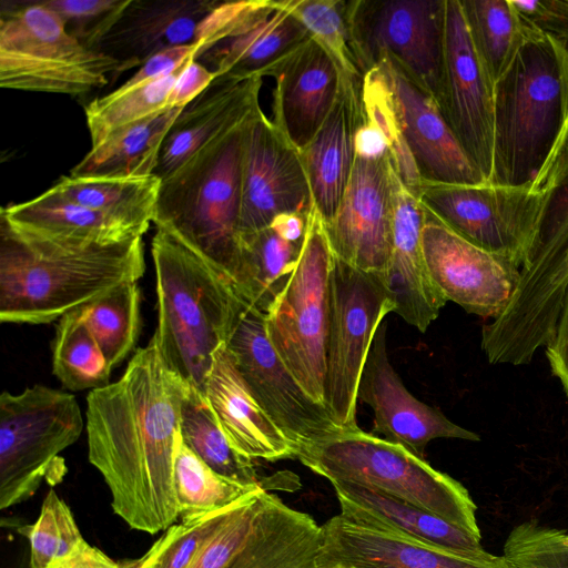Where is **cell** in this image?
Instances as JSON below:
<instances>
[{
  "instance_id": "obj_1",
  "label": "cell",
  "mask_w": 568,
  "mask_h": 568,
  "mask_svg": "<svg viewBox=\"0 0 568 568\" xmlns=\"http://www.w3.org/2000/svg\"><path fill=\"white\" fill-rule=\"evenodd\" d=\"M187 387L152 336L116 382L87 396L89 460L110 489L113 511L135 530L156 534L179 517L174 460Z\"/></svg>"
},
{
  "instance_id": "obj_2",
  "label": "cell",
  "mask_w": 568,
  "mask_h": 568,
  "mask_svg": "<svg viewBox=\"0 0 568 568\" xmlns=\"http://www.w3.org/2000/svg\"><path fill=\"white\" fill-rule=\"evenodd\" d=\"M145 271L143 236L114 243L51 237L0 215V320L47 324Z\"/></svg>"
},
{
  "instance_id": "obj_3",
  "label": "cell",
  "mask_w": 568,
  "mask_h": 568,
  "mask_svg": "<svg viewBox=\"0 0 568 568\" xmlns=\"http://www.w3.org/2000/svg\"><path fill=\"white\" fill-rule=\"evenodd\" d=\"M567 140L568 45L527 26L521 47L494 84L488 183L539 190Z\"/></svg>"
},
{
  "instance_id": "obj_4",
  "label": "cell",
  "mask_w": 568,
  "mask_h": 568,
  "mask_svg": "<svg viewBox=\"0 0 568 568\" xmlns=\"http://www.w3.org/2000/svg\"><path fill=\"white\" fill-rule=\"evenodd\" d=\"M152 256L158 297L153 336L166 364L204 394L241 297L226 276L165 230L156 227Z\"/></svg>"
},
{
  "instance_id": "obj_5",
  "label": "cell",
  "mask_w": 568,
  "mask_h": 568,
  "mask_svg": "<svg viewBox=\"0 0 568 568\" xmlns=\"http://www.w3.org/2000/svg\"><path fill=\"white\" fill-rule=\"evenodd\" d=\"M257 106L161 180L154 224L234 278L240 256L243 144Z\"/></svg>"
},
{
  "instance_id": "obj_6",
  "label": "cell",
  "mask_w": 568,
  "mask_h": 568,
  "mask_svg": "<svg viewBox=\"0 0 568 568\" xmlns=\"http://www.w3.org/2000/svg\"><path fill=\"white\" fill-rule=\"evenodd\" d=\"M534 239L515 291L481 329V347L507 365L529 364L552 339L568 284V140L541 187Z\"/></svg>"
},
{
  "instance_id": "obj_7",
  "label": "cell",
  "mask_w": 568,
  "mask_h": 568,
  "mask_svg": "<svg viewBox=\"0 0 568 568\" xmlns=\"http://www.w3.org/2000/svg\"><path fill=\"white\" fill-rule=\"evenodd\" d=\"M297 459L331 483H352L432 513L481 539L468 490L405 447L361 428L321 442Z\"/></svg>"
},
{
  "instance_id": "obj_8",
  "label": "cell",
  "mask_w": 568,
  "mask_h": 568,
  "mask_svg": "<svg viewBox=\"0 0 568 568\" xmlns=\"http://www.w3.org/2000/svg\"><path fill=\"white\" fill-rule=\"evenodd\" d=\"M119 65L82 44L39 0L2 6L1 88L79 95L115 80Z\"/></svg>"
},
{
  "instance_id": "obj_9",
  "label": "cell",
  "mask_w": 568,
  "mask_h": 568,
  "mask_svg": "<svg viewBox=\"0 0 568 568\" xmlns=\"http://www.w3.org/2000/svg\"><path fill=\"white\" fill-rule=\"evenodd\" d=\"M332 263L325 223L313 207L295 267L264 314L275 352L305 393L323 406Z\"/></svg>"
},
{
  "instance_id": "obj_10",
  "label": "cell",
  "mask_w": 568,
  "mask_h": 568,
  "mask_svg": "<svg viewBox=\"0 0 568 568\" xmlns=\"http://www.w3.org/2000/svg\"><path fill=\"white\" fill-rule=\"evenodd\" d=\"M83 418L75 397L34 385L0 396V507L29 499L45 479L58 484L65 473L59 456L77 442Z\"/></svg>"
},
{
  "instance_id": "obj_11",
  "label": "cell",
  "mask_w": 568,
  "mask_h": 568,
  "mask_svg": "<svg viewBox=\"0 0 568 568\" xmlns=\"http://www.w3.org/2000/svg\"><path fill=\"white\" fill-rule=\"evenodd\" d=\"M395 303L383 274L333 254L326 345L325 406L342 430L359 428L357 388L375 333Z\"/></svg>"
},
{
  "instance_id": "obj_12",
  "label": "cell",
  "mask_w": 568,
  "mask_h": 568,
  "mask_svg": "<svg viewBox=\"0 0 568 568\" xmlns=\"http://www.w3.org/2000/svg\"><path fill=\"white\" fill-rule=\"evenodd\" d=\"M446 0H348L353 50L365 74L387 59L439 103Z\"/></svg>"
},
{
  "instance_id": "obj_13",
  "label": "cell",
  "mask_w": 568,
  "mask_h": 568,
  "mask_svg": "<svg viewBox=\"0 0 568 568\" xmlns=\"http://www.w3.org/2000/svg\"><path fill=\"white\" fill-rule=\"evenodd\" d=\"M226 347L267 415L292 444L296 458L339 434L327 408L312 399L267 338L264 313L241 298Z\"/></svg>"
},
{
  "instance_id": "obj_14",
  "label": "cell",
  "mask_w": 568,
  "mask_h": 568,
  "mask_svg": "<svg viewBox=\"0 0 568 568\" xmlns=\"http://www.w3.org/2000/svg\"><path fill=\"white\" fill-rule=\"evenodd\" d=\"M418 199L465 240L524 266L540 211V189L422 181Z\"/></svg>"
},
{
  "instance_id": "obj_15",
  "label": "cell",
  "mask_w": 568,
  "mask_h": 568,
  "mask_svg": "<svg viewBox=\"0 0 568 568\" xmlns=\"http://www.w3.org/2000/svg\"><path fill=\"white\" fill-rule=\"evenodd\" d=\"M313 207L301 151L260 108L244 136L240 235L267 227L280 214H310Z\"/></svg>"
},
{
  "instance_id": "obj_16",
  "label": "cell",
  "mask_w": 568,
  "mask_h": 568,
  "mask_svg": "<svg viewBox=\"0 0 568 568\" xmlns=\"http://www.w3.org/2000/svg\"><path fill=\"white\" fill-rule=\"evenodd\" d=\"M438 106L471 163L489 182L494 145V83L471 42L459 0H446Z\"/></svg>"
},
{
  "instance_id": "obj_17",
  "label": "cell",
  "mask_w": 568,
  "mask_h": 568,
  "mask_svg": "<svg viewBox=\"0 0 568 568\" xmlns=\"http://www.w3.org/2000/svg\"><path fill=\"white\" fill-rule=\"evenodd\" d=\"M422 248L429 275L445 300L469 314L498 316L520 277L518 264L476 246L427 210Z\"/></svg>"
},
{
  "instance_id": "obj_18",
  "label": "cell",
  "mask_w": 568,
  "mask_h": 568,
  "mask_svg": "<svg viewBox=\"0 0 568 568\" xmlns=\"http://www.w3.org/2000/svg\"><path fill=\"white\" fill-rule=\"evenodd\" d=\"M390 155L354 158L352 173L326 233L333 254L365 272L385 270L392 244Z\"/></svg>"
},
{
  "instance_id": "obj_19",
  "label": "cell",
  "mask_w": 568,
  "mask_h": 568,
  "mask_svg": "<svg viewBox=\"0 0 568 568\" xmlns=\"http://www.w3.org/2000/svg\"><path fill=\"white\" fill-rule=\"evenodd\" d=\"M386 322L378 326L357 388V400L373 409V435L398 444L424 458L437 438L480 440L479 435L448 419L410 394L392 366L386 347Z\"/></svg>"
},
{
  "instance_id": "obj_20",
  "label": "cell",
  "mask_w": 568,
  "mask_h": 568,
  "mask_svg": "<svg viewBox=\"0 0 568 568\" xmlns=\"http://www.w3.org/2000/svg\"><path fill=\"white\" fill-rule=\"evenodd\" d=\"M323 568H511L503 556L478 559L339 514L322 525L315 560Z\"/></svg>"
},
{
  "instance_id": "obj_21",
  "label": "cell",
  "mask_w": 568,
  "mask_h": 568,
  "mask_svg": "<svg viewBox=\"0 0 568 568\" xmlns=\"http://www.w3.org/2000/svg\"><path fill=\"white\" fill-rule=\"evenodd\" d=\"M264 77H272L275 82L271 120L293 145L303 150L337 98L342 78L337 63L310 37L272 65Z\"/></svg>"
},
{
  "instance_id": "obj_22",
  "label": "cell",
  "mask_w": 568,
  "mask_h": 568,
  "mask_svg": "<svg viewBox=\"0 0 568 568\" xmlns=\"http://www.w3.org/2000/svg\"><path fill=\"white\" fill-rule=\"evenodd\" d=\"M381 65L390 84L402 133L422 181L474 185L488 183L463 150L437 102L393 62Z\"/></svg>"
},
{
  "instance_id": "obj_23",
  "label": "cell",
  "mask_w": 568,
  "mask_h": 568,
  "mask_svg": "<svg viewBox=\"0 0 568 568\" xmlns=\"http://www.w3.org/2000/svg\"><path fill=\"white\" fill-rule=\"evenodd\" d=\"M426 209L402 182L392 175V244L383 272L395 310L409 325L425 333L447 301L433 282L422 248Z\"/></svg>"
},
{
  "instance_id": "obj_24",
  "label": "cell",
  "mask_w": 568,
  "mask_h": 568,
  "mask_svg": "<svg viewBox=\"0 0 568 568\" xmlns=\"http://www.w3.org/2000/svg\"><path fill=\"white\" fill-rule=\"evenodd\" d=\"M220 0H129L98 51L119 62L116 78L164 50L195 43Z\"/></svg>"
},
{
  "instance_id": "obj_25",
  "label": "cell",
  "mask_w": 568,
  "mask_h": 568,
  "mask_svg": "<svg viewBox=\"0 0 568 568\" xmlns=\"http://www.w3.org/2000/svg\"><path fill=\"white\" fill-rule=\"evenodd\" d=\"M311 36L281 0H255L237 28L195 61L215 80H245L264 73Z\"/></svg>"
},
{
  "instance_id": "obj_26",
  "label": "cell",
  "mask_w": 568,
  "mask_h": 568,
  "mask_svg": "<svg viewBox=\"0 0 568 568\" xmlns=\"http://www.w3.org/2000/svg\"><path fill=\"white\" fill-rule=\"evenodd\" d=\"M342 74L335 103L327 118L301 150L313 203L324 223L334 216L354 165V136L364 120L363 78Z\"/></svg>"
},
{
  "instance_id": "obj_27",
  "label": "cell",
  "mask_w": 568,
  "mask_h": 568,
  "mask_svg": "<svg viewBox=\"0 0 568 568\" xmlns=\"http://www.w3.org/2000/svg\"><path fill=\"white\" fill-rule=\"evenodd\" d=\"M233 447L251 459L296 458L282 430L258 404L226 345L215 355L204 393Z\"/></svg>"
},
{
  "instance_id": "obj_28",
  "label": "cell",
  "mask_w": 568,
  "mask_h": 568,
  "mask_svg": "<svg viewBox=\"0 0 568 568\" xmlns=\"http://www.w3.org/2000/svg\"><path fill=\"white\" fill-rule=\"evenodd\" d=\"M263 78L214 80L175 119L154 174L164 179L222 130L260 106Z\"/></svg>"
},
{
  "instance_id": "obj_29",
  "label": "cell",
  "mask_w": 568,
  "mask_h": 568,
  "mask_svg": "<svg viewBox=\"0 0 568 568\" xmlns=\"http://www.w3.org/2000/svg\"><path fill=\"white\" fill-rule=\"evenodd\" d=\"M331 484L339 503V515L349 521L395 530L471 558L495 557L481 547L479 539L419 507L371 487Z\"/></svg>"
},
{
  "instance_id": "obj_30",
  "label": "cell",
  "mask_w": 568,
  "mask_h": 568,
  "mask_svg": "<svg viewBox=\"0 0 568 568\" xmlns=\"http://www.w3.org/2000/svg\"><path fill=\"white\" fill-rule=\"evenodd\" d=\"M322 526L265 490L252 529L226 568H313Z\"/></svg>"
},
{
  "instance_id": "obj_31",
  "label": "cell",
  "mask_w": 568,
  "mask_h": 568,
  "mask_svg": "<svg viewBox=\"0 0 568 568\" xmlns=\"http://www.w3.org/2000/svg\"><path fill=\"white\" fill-rule=\"evenodd\" d=\"M12 224L51 237L89 243H114L143 236L145 230L70 201L50 190L1 209Z\"/></svg>"
},
{
  "instance_id": "obj_32",
  "label": "cell",
  "mask_w": 568,
  "mask_h": 568,
  "mask_svg": "<svg viewBox=\"0 0 568 568\" xmlns=\"http://www.w3.org/2000/svg\"><path fill=\"white\" fill-rule=\"evenodd\" d=\"M184 108H168L111 133L71 170L72 176L153 175L169 130Z\"/></svg>"
},
{
  "instance_id": "obj_33",
  "label": "cell",
  "mask_w": 568,
  "mask_h": 568,
  "mask_svg": "<svg viewBox=\"0 0 568 568\" xmlns=\"http://www.w3.org/2000/svg\"><path fill=\"white\" fill-rule=\"evenodd\" d=\"M161 179L62 176L49 190L78 205L102 212L148 231L154 221Z\"/></svg>"
},
{
  "instance_id": "obj_34",
  "label": "cell",
  "mask_w": 568,
  "mask_h": 568,
  "mask_svg": "<svg viewBox=\"0 0 568 568\" xmlns=\"http://www.w3.org/2000/svg\"><path fill=\"white\" fill-rule=\"evenodd\" d=\"M302 245L284 240L270 226L241 234L232 281L236 294L265 314L294 270Z\"/></svg>"
},
{
  "instance_id": "obj_35",
  "label": "cell",
  "mask_w": 568,
  "mask_h": 568,
  "mask_svg": "<svg viewBox=\"0 0 568 568\" xmlns=\"http://www.w3.org/2000/svg\"><path fill=\"white\" fill-rule=\"evenodd\" d=\"M180 437L215 473L244 485L265 487L258 478L253 459L233 447L205 395L191 386L181 404Z\"/></svg>"
},
{
  "instance_id": "obj_36",
  "label": "cell",
  "mask_w": 568,
  "mask_h": 568,
  "mask_svg": "<svg viewBox=\"0 0 568 568\" xmlns=\"http://www.w3.org/2000/svg\"><path fill=\"white\" fill-rule=\"evenodd\" d=\"M459 1L474 49L495 84L521 47L527 26L511 0Z\"/></svg>"
},
{
  "instance_id": "obj_37",
  "label": "cell",
  "mask_w": 568,
  "mask_h": 568,
  "mask_svg": "<svg viewBox=\"0 0 568 568\" xmlns=\"http://www.w3.org/2000/svg\"><path fill=\"white\" fill-rule=\"evenodd\" d=\"M140 300L136 282H129L78 308L111 368L122 363L136 344Z\"/></svg>"
},
{
  "instance_id": "obj_38",
  "label": "cell",
  "mask_w": 568,
  "mask_h": 568,
  "mask_svg": "<svg viewBox=\"0 0 568 568\" xmlns=\"http://www.w3.org/2000/svg\"><path fill=\"white\" fill-rule=\"evenodd\" d=\"M52 371L65 388L74 392L93 390L110 384L112 368L78 308L58 321Z\"/></svg>"
},
{
  "instance_id": "obj_39",
  "label": "cell",
  "mask_w": 568,
  "mask_h": 568,
  "mask_svg": "<svg viewBox=\"0 0 568 568\" xmlns=\"http://www.w3.org/2000/svg\"><path fill=\"white\" fill-rule=\"evenodd\" d=\"M262 487L215 473L180 439L174 460V491L181 519L222 510Z\"/></svg>"
},
{
  "instance_id": "obj_40",
  "label": "cell",
  "mask_w": 568,
  "mask_h": 568,
  "mask_svg": "<svg viewBox=\"0 0 568 568\" xmlns=\"http://www.w3.org/2000/svg\"><path fill=\"white\" fill-rule=\"evenodd\" d=\"M183 68V67H182ZM126 91L113 90L85 106L91 146L114 131L148 119L168 109L169 95L182 70Z\"/></svg>"
},
{
  "instance_id": "obj_41",
  "label": "cell",
  "mask_w": 568,
  "mask_h": 568,
  "mask_svg": "<svg viewBox=\"0 0 568 568\" xmlns=\"http://www.w3.org/2000/svg\"><path fill=\"white\" fill-rule=\"evenodd\" d=\"M364 118L374 123L387 140L396 173L406 187L418 197L422 179L402 133L394 94L381 65L369 69L362 81Z\"/></svg>"
},
{
  "instance_id": "obj_42",
  "label": "cell",
  "mask_w": 568,
  "mask_h": 568,
  "mask_svg": "<svg viewBox=\"0 0 568 568\" xmlns=\"http://www.w3.org/2000/svg\"><path fill=\"white\" fill-rule=\"evenodd\" d=\"M337 63L341 73L363 78L353 50L348 0H281Z\"/></svg>"
},
{
  "instance_id": "obj_43",
  "label": "cell",
  "mask_w": 568,
  "mask_h": 568,
  "mask_svg": "<svg viewBox=\"0 0 568 568\" xmlns=\"http://www.w3.org/2000/svg\"><path fill=\"white\" fill-rule=\"evenodd\" d=\"M30 542V567L50 568L73 554L87 540L71 509L50 489L37 521L27 531Z\"/></svg>"
},
{
  "instance_id": "obj_44",
  "label": "cell",
  "mask_w": 568,
  "mask_h": 568,
  "mask_svg": "<svg viewBox=\"0 0 568 568\" xmlns=\"http://www.w3.org/2000/svg\"><path fill=\"white\" fill-rule=\"evenodd\" d=\"M233 505L203 516L181 519L180 524L165 530L139 559L140 562L145 568H187L222 525Z\"/></svg>"
},
{
  "instance_id": "obj_45",
  "label": "cell",
  "mask_w": 568,
  "mask_h": 568,
  "mask_svg": "<svg viewBox=\"0 0 568 568\" xmlns=\"http://www.w3.org/2000/svg\"><path fill=\"white\" fill-rule=\"evenodd\" d=\"M265 490L262 487L236 501L187 568H226L247 539Z\"/></svg>"
},
{
  "instance_id": "obj_46",
  "label": "cell",
  "mask_w": 568,
  "mask_h": 568,
  "mask_svg": "<svg viewBox=\"0 0 568 568\" xmlns=\"http://www.w3.org/2000/svg\"><path fill=\"white\" fill-rule=\"evenodd\" d=\"M55 12L82 44L97 49L129 0H39Z\"/></svg>"
},
{
  "instance_id": "obj_47",
  "label": "cell",
  "mask_w": 568,
  "mask_h": 568,
  "mask_svg": "<svg viewBox=\"0 0 568 568\" xmlns=\"http://www.w3.org/2000/svg\"><path fill=\"white\" fill-rule=\"evenodd\" d=\"M511 2L525 24L561 42H568V0Z\"/></svg>"
},
{
  "instance_id": "obj_48",
  "label": "cell",
  "mask_w": 568,
  "mask_h": 568,
  "mask_svg": "<svg viewBox=\"0 0 568 568\" xmlns=\"http://www.w3.org/2000/svg\"><path fill=\"white\" fill-rule=\"evenodd\" d=\"M196 53L197 47L195 43L171 48L156 53L148 59L140 69L122 85L116 88V90H131L144 83L170 75L190 61L195 60Z\"/></svg>"
},
{
  "instance_id": "obj_49",
  "label": "cell",
  "mask_w": 568,
  "mask_h": 568,
  "mask_svg": "<svg viewBox=\"0 0 568 568\" xmlns=\"http://www.w3.org/2000/svg\"><path fill=\"white\" fill-rule=\"evenodd\" d=\"M216 75L200 62L192 60L180 71L169 95V108H184L203 93Z\"/></svg>"
},
{
  "instance_id": "obj_50",
  "label": "cell",
  "mask_w": 568,
  "mask_h": 568,
  "mask_svg": "<svg viewBox=\"0 0 568 568\" xmlns=\"http://www.w3.org/2000/svg\"><path fill=\"white\" fill-rule=\"evenodd\" d=\"M545 348L550 371L560 382L568 398V284L565 290L555 335Z\"/></svg>"
},
{
  "instance_id": "obj_51",
  "label": "cell",
  "mask_w": 568,
  "mask_h": 568,
  "mask_svg": "<svg viewBox=\"0 0 568 568\" xmlns=\"http://www.w3.org/2000/svg\"><path fill=\"white\" fill-rule=\"evenodd\" d=\"M355 156L376 160L389 154L388 143L382 131L365 118L354 136Z\"/></svg>"
},
{
  "instance_id": "obj_52",
  "label": "cell",
  "mask_w": 568,
  "mask_h": 568,
  "mask_svg": "<svg viewBox=\"0 0 568 568\" xmlns=\"http://www.w3.org/2000/svg\"><path fill=\"white\" fill-rule=\"evenodd\" d=\"M99 548L83 542L73 554L58 561L50 568H122Z\"/></svg>"
},
{
  "instance_id": "obj_53",
  "label": "cell",
  "mask_w": 568,
  "mask_h": 568,
  "mask_svg": "<svg viewBox=\"0 0 568 568\" xmlns=\"http://www.w3.org/2000/svg\"><path fill=\"white\" fill-rule=\"evenodd\" d=\"M308 214L300 212L283 213L273 219L272 227L284 240L293 243H303Z\"/></svg>"
},
{
  "instance_id": "obj_54",
  "label": "cell",
  "mask_w": 568,
  "mask_h": 568,
  "mask_svg": "<svg viewBox=\"0 0 568 568\" xmlns=\"http://www.w3.org/2000/svg\"><path fill=\"white\" fill-rule=\"evenodd\" d=\"M122 568H145V567L140 562V560H136V561L123 565Z\"/></svg>"
},
{
  "instance_id": "obj_55",
  "label": "cell",
  "mask_w": 568,
  "mask_h": 568,
  "mask_svg": "<svg viewBox=\"0 0 568 568\" xmlns=\"http://www.w3.org/2000/svg\"><path fill=\"white\" fill-rule=\"evenodd\" d=\"M565 544L568 546V534L565 535Z\"/></svg>"
},
{
  "instance_id": "obj_56",
  "label": "cell",
  "mask_w": 568,
  "mask_h": 568,
  "mask_svg": "<svg viewBox=\"0 0 568 568\" xmlns=\"http://www.w3.org/2000/svg\"><path fill=\"white\" fill-rule=\"evenodd\" d=\"M313 568H323V567H316V566H315V567H313ZM333 568H338V567H333Z\"/></svg>"
}]
</instances>
